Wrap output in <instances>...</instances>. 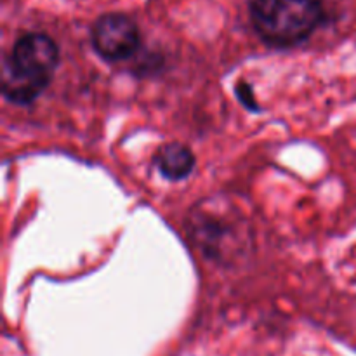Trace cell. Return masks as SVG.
<instances>
[{"label":"cell","mask_w":356,"mask_h":356,"mask_svg":"<svg viewBox=\"0 0 356 356\" xmlns=\"http://www.w3.org/2000/svg\"><path fill=\"white\" fill-rule=\"evenodd\" d=\"M186 228L198 250L222 266H235L245 261L254 249L249 219L222 195L207 197L193 205Z\"/></svg>","instance_id":"1"},{"label":"cell","mask_w":356,"mask_h":356,"mask_svg":"<svg viewBox=\"0 0 356 356\" xmlns=\"http://www.w3.org/2000/svg\"><path fill=\"white\" fill-rule=\"evenodd\" d=\"M59 65V47L40 31L24 33L14 42L3 61L2 92L19 106L33 103L51 83Z\"/></svg>","instance_id":"2"},{"label":"cell","mask_w":356,"mask_h":356,"mask_svg":"<svg viewBox=\"0 0 356 356\" xmlns=\"http://www.w3.org/2000/svg\"><path fill=\"white\" fill-rule=\"evenodd\" d=\"M252 26L271 47L308 40L323 21V0H249Z\"/></svg>","instance_id":"3"},{"label":"cell","mask_w":356,"mask_h":356,"mask_svg":"<svg viewBox=\"0 0 356 356\" xmlns=\"http://www.w3.org/2000/svg\"><path fill=\"white\" fill-rule=\"evenodd\" d=\"M90 44L104 61H125L139 51L141 31L127 14L106 13L94 21L90 28Z\"/></svg>","instance_id":"4"},{"label":"cell","mask_w":356,"mask_h":356,"mask_svg":"<svg viewBox=\"0 0 356 356\" xmlns=\"http://www.w3.org/2000/svg\"><path fill=\"white\" fill-rule=\"evenodd\" d=\"M153 162H155L159 172L169 181L184 179L195 169V155L188 146L181 145V143L163 145L155 153Z\"/></svg>","instance_id":"5"},{"label":"cell","mask_w":356,"mask_h":356,"mask_svg":"<svg viewBox=\"0 0 356 356\" xmlns=\"http://www.w3.org/2000/svg\"><path fill=\"white\" fill-rule=\"evenodd\" d=\"M235 90H236V96H238V99L242 101L243 106L249 108V110H252V111L259 110V104H257L256 96H254V90L249 83H245V82L238 83Z\"/></svg>","instance_id":"6"}]
</instances>
